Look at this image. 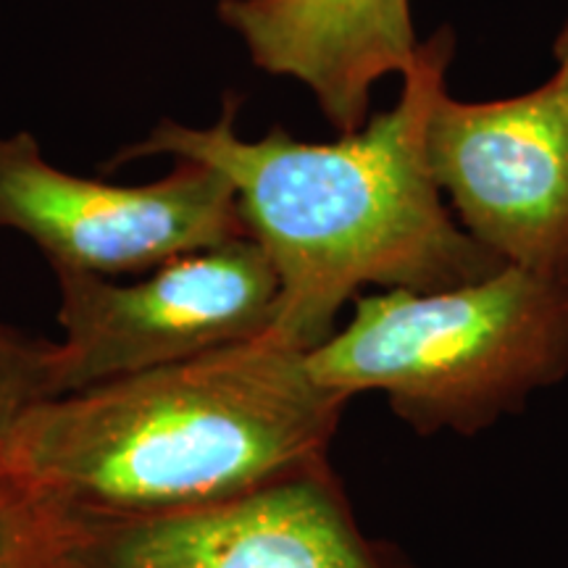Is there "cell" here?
<instances>
[{
  "label": "cell",
  "instance_id": "ba28073f",
  "mask_svg": "<svg viewBox=\"0 0 568 568\" xmlns=\"http://www.w3.org/2000/svg\"><path fill=\"white\" fill-rule=\"evenodd\" d=\"M219 19L255 67L301 82L339 134L368 122L374 84L406 74L422 45L410 0H219Z\"/></svg>",
  "mask_w": 568,
  "mask_h": 568
},
{
  "label": "cell",
  "instance_id": "6da1fadb",
  "mask_svg": "<svg viewBox=\"0 0 568 568\" xmlns=\"http://www.w3.org/2000/svg\"><path fill=\"white\" fill-rule=\"evenodd\" d=\"M453 51L447 27L422 40L393 109L332 142L282 126L247 140L230 101L209 126L166 119L119 159H193L232 182L247 234L280 276L268 335L308 353L368 287L443 290L508 266L458 224L429 169L426 130Z\"/></svg>",
  "mask_w": 568,
  "mask_h": 568
},
{
  "label": "cell",
  "instance_id": "9c48e42d",
  "mask_svg": "<svg viewBox=\"0 0 568 568\" xmlns=\"http://www.w3.org/2000/svg\"><path fill=\"white\" fill-rule=\"evenodd\" d=\"M55 389V343L0 322V485L11 481L19 437Z\"/></svg>",
  "mask_w": 568,
  "mask_h": 568
},
{
  "label": "cell",
  "instance_id": "30bf717a",
  "mask_svg": "<svg viewBox=\"0 0 568 568\" xmlns=\"http://www.w3.org/2000/svg\"><path fill=\"white\" fill-rule=\"evenodd\" d=\"M69 521L13 481L0 485V568H48Z\"/></svg>",
  "mask_w": 568,
  "mask_h": 568
},
{
  "label": "cell",
  "instance_id": "5b68a950",
  "mask_svg": "<svg viewBox=\"0 0 568 568\" xmlns=\"http://www.w3.org/2000/svg\"><path fill=\"white\" fill-rule=\"evenodd\" d=\"M0 226L53 272L111 280L247 237L232 182L209 163L176 159L153 182L111 184L55 166L30 132L0 134Z\"/></svg>",
  "mask_w": 568,
  "mask_h": 568
},
{
  "label": "cell",
  "instance_id": "3957f363",
  "mask_svg": "<svg viewBox=\"0 0 568 568\" xmlns=\"http://www.w3.org/2000/svg\"><path fill=\"white\" fill-rule=\"evenodd\" d=\"M351 400L385 393L418 435H479L568 376V280L503 266L443 290H379L305 353Z\"/></svg>",
  "mask_w": 568,
  "mask_h": 568
},
{
  "label": "cell",
  "instance_id": "8fae6325",
  "mask_svg": "<svg viewBox=\"0 0 568 568\" xmlns=\"http://www.w3.org/2000/svg\"><path fill=\"white\" fill-rule=\"evenodd\" d=\"M552 55H556V71H552V77H556L568 92V13L556 38V45H552Z\"/></svg>",
  "mask_w": 568,
  "mask_h": 568
},
{
  "label": "cell",
  "instance_id": "277c9868",
  "mask_svg": "<svg viewBox=\"0 0 568 568\" xmlns=\"http://www.w3.org/2000/svg\"><path fill=\"white\" fill-rule=\"evenodd\" d=\"M53 274L59 397L264 337L280 305V276L251 234L176 255L138 282Z\"/></svg>",
  "mask_w": 568,
  "mask_h": 568
},
{
  "label": "cell",
  "instance_id": "52a82bcc",
  "mask_svg": "<svg viewBox=\"0 0 568 568\" xmlns=\"http://www.w3.org/2000/svg\"><path fill=\"white\" fill-rule=\"evenodd\" d=\"M48 568H414L366 537L329 464L232 500L134 521H69Z\"/></svg>",
  "mask_w": 568,
  "mask_h": 568
},
{
  "label": "cell",
  "instance_id": "8992f818",
  "mask_svg": "<svg viewBox=\"0 0 568 568\" xmlns=\"http://www.w3.org/2000/svg\"><path fill=\"white\" fill-rule=\"evenodd\" d=\"M426 155L458 224L503 264L568 280V92L437 98Z\"/></svg>",
  "mask_w": 568,
  "mask_h": 568
},
{
  "label": "cell",
  "instance_id": "7a4b0ae2",
  "mask_svg": "<svg viewBox=\"0 0 568 568\" xmlns=\"http://www.w3.org/2000/svg\"><path fill=\"white\" fill-rule=\"evenodd\" d=\"M345 406L264 335L42 403L11 481L74 524L184 514L329 464Z\"/></svg>",
  "mask_w": 568,
  "mask_h": 568
}]
</instances>
